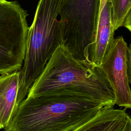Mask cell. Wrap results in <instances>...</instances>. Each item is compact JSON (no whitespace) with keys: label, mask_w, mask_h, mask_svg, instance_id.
I'll return each instance as SVG.
<instances>
[{"label":"cell","mask_w":131,"mask_h":131,"mask_svg":"<svg viewBox=\"0 0 131 131\" xmlns=\"http://www.w3.org/2000/svg\"><path fill=\"white\" fill-rule=\"evenodd\" d=\"M108 106L81 93L62 89L18 104L5 131H71Z\"/></svg>","instance_id":"1"},{"label":"cell","mask_w":131,"mask_h":131,"mask_svg":"<svg viewBox=\"0 0 131 131\" xmlns=\"http://www.w3.org/2000/svg\"><path fill=\"white\" fill-rule=\"evenodd\" d=\"M62 89L78 91L106 105L116 104L114 89L101 66L77 58L64 45L56 50L27 96L38 97Z\"/></svg>","instance_id":"2"},{"label":"cell","mask_w":131,"mask_h":131,"mask_svg":"<svg viewBox=\"0 0 131 131\" xmlns=\"http://www.w3.org/2000/svg\"><path fill=\"white\" fill-rule=\"evenodd\" d=\"M63 0H39L29 28L23 65L19 70L17 105L25 99L48 60L61 45L58 17Z\"/></svg>","instance_id":"3"},{"label":"cell","mask_w":131,"mask_h":131,"mask_svg":"<svg viewBox=\"0 0 131 131\" xmlns=\"http://www.w3.org/2000/svg\"><path fill=\"white\" fill-rule=\"evenodd\" d=\"M100 0H63L59 14L61 45L77 58L90 61L99 20Z\"/></svg>","instance_id":"4"},{"label":"cell","mask_w":131,"mask_h":131,"mask_svg":"<svg viewBox=\"0 0 131 131\" xmlns=\"http://www.w3.org/2000/svg\"><path fill=\"white\" fill-rule=\"evenodd\" d=\"M28 14L16 1L0 0V74L21 69L29 27Z\"/></svg>","instance_id":"5"},{"label":"cell","mask_w":131,"mask_h":131,"mask_svg":"<svg viewBox=\"0 0 131 131\" xmlns=\"http://www.w3.org/2000/svg\"><path fill=\"white\" fill-rule=\"evenodd\" d=\"M127 44L122 36L114 39L101 64L115 92L116 104L131 108V90L127 72Z\"/></svg>","instance_id":"6"},{"label":"cell","mask_w":131,"mask_h":131,"mask_svg":"<svg viewBox=\"0 0 131 131\" xmlns=\"http://www.w3.org/2000/svg\"><path fill=\"white\" fill-rule=\"evenodd\" d=\"M71 131H131V117L126 108L105 106L94 117Z\"/></svg>","instance_id":"7"},{"label":"cell","mask_w":131,"mask_h":131,"mask_svg":"<svg viewBox=\"0 0 131 131\" xmlns=\"http://www.w3.org/2000/svg\"><path fill=\"white\" fill-rule=\"evenodd\" d=\"M114 32L111 23V6L109 1L100 14L95 40L90 48L89 59L92 63L101 66L115 39Z\"/></svg>","instance_id":"8"},{"label":"cell","mask_w":131,"mask_h":131,"mask_svg":"<svg viewBox=\"0 0 131 131\" xmlns=\"http://www.w3.org/2000/svg\"><path fill=\"white\" fill-rule=\"evenodd\" d=\"M19 75V70L0 76V129L6 128L16 111Z\"/></svg>","instance_id":"9"},{"label":"cell","mask_w":131,"mask_h":131,"mask_svg":"<svg viewBox=\"0 0 131 131\" xmlns=\"http://www.w3.org/2000/svg\"><path fill=\"white\" fill-rule=\"evenodd\" d=\"M111 6V23L115 31L123 26L124 20L131 9V0H110Z\"/></svg>","instance_id":"10"},{"label":"cell","mask_w":131,"mask_h":131,"mask_svg":"<svg viewBox=\"0 0 131 131\" xmlns=\"http://www.w3.org/2000/svg\"><path fill=\"white\" fill-rule=\"evenodd\" d=\"M126 64L128 81L131 83V43L127 47Z\"/></svg>","instance_id":"11"},{"label":"cell","mask_w":131,"mask_h":131,"mask_svg":"<svg viewBox=\"0 0 131 131\" xmlns=\"http://www.w3.org/2000/svg\"><path fill=\"white\" fill-rule=\"evenodd\" d=\"M122 26L125 27L131 32V9L126 15L124 20Z\"/></svg>","instance_id":"12"},{"label":"cell","mask_w":131,"mask_h":131,"mask_svg":"<svg viewBox=\"0 0 131 131\" xmlns=\"http://www.w3.org/2000/svg\"><path fill=\"white\" fill-rule=\"evenodd\" d=\"M110 0H100V9H99V17L100 16V14L102 12V11L103 10L104 6L105 5L106 3L108 2Z\"/></svg>","instance_id":"13"}]
</instances>
